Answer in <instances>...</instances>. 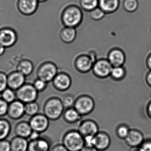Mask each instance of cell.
Wrapping results in <instances>:
<instances>
[{"instance_id": "obj_9", "label": "cell", "mask_w": 151, "mask_h": 151, "mask_svg": "<svg viewBox=\"0 0 151 151\" xmlns=\"http://www.w3.org/2000/svg\"><path fill=\"white\" fill-rule=\"evenodd\" d=\"M18 40V34L16 31L9 27L0 29V45L7 48L14 46Z\"/></svg>"}, {"instance_id": "obj_28", "label": "cell", "mask_w": 151, "mask_h": 151, "mask_svg": "<svg viewBox=\"0 0 151 151\" xmlns=\"http://www.w3.org/2000/svg\"><path fill=\"white\" fill-rule=\"evenodd\" d=\"M79 4L83 10L90 12L99 7V0H79Z\"/></svg>"}, {"instance_id": "obj_37", "label": "cell", "mask_w": 151, "mask_h": 151, "mask_svg": "<svg viewBox=\"0 0 151 151\" xmlns=\"http://www.w3.org/2000/svg\"><path fill=\"white\" fill-rule=\"evenodd\" d=\"M9 104L0 97V118L4 117L7 114Z\"/></svg>"}, {"instance_id": "obj_1", "label": "cell", "mask_w": 151, "mask_h": 151, "mask_svg": "<svg viewBox=\"0 0 151 151\" xmlns=\"http://www.w3.org/2000/svg\"><path fill=\"white\" fill-rule=\"evenodd\" d=\"M80 7L74 4L66 6L61 14V22L66 27H79L83 20V13Z\"/></svg>"}, {"instance_id": "obj_44", "label": "cell", "mask_w": 151, "mask_h": 151, "mask_svg": "<svg viewBox=\"0 0 151 151\" xmlns=\"http://www.w3.org/2000/svg\"><path fill=\"white\" fill-rule=\"evenodd\" d=\"M145 63L148 69L151 70V52H150L147 57Z\"/></svg>"}, {"instance_id": "obj_22", "label": "cell", "mask_w": 151, "mask_h": 151, "mask_svg": "<svg viewBox=\"0 0 151 151\" xmlns=\"http://www.w3.org/2000/svg\"><path fill=\"white\" fill-rule=\"evenodd\" d=\"M77 37L76 28L64 26L60 30L59 37L60 39L65 44H69L73 43Z\"/></svg>"}, {"instance_id": "obj_49", "label": "cell", "mask_w": 151, "mask_h": 151, "mask_svg": "<svg viewBox=\"0 0 151 151\" xmlns=\"http://www.w3.org/2000/svg\"></svg>"}, {"instance_id": "obj_33", "label": "cell", "mask_w": 151, "mask_h": 151, "mask_svg": "<svg viewBox=\"0 0 151 151\" xmlns=\"http://www.w3.org/2000/svg\"><path fill=\"white\" fill-rule=\"evenodd\" d=\"M63 105L65 109L73 107L76 98L71 93H66L60 98Z\"/></svg>"}, {"instance_id": "obj_3", "label": "cell", "mask_w": 151, "mask_h": 151, "mask_svg": "<svg viewBox=\"0 0 151 151\" xmlns=\"http://www.w3.org/2000/svg\"><path fill=\"white\" fill-rule=\"evenodd\" d=\"M62 142L69 151H81L85 146L84 137L78 130H70L65 132Z\"/></svg>"}, {"instance_id": "obj_41", "label": "cell", "mask_w": 151, "mask_h": 151, "mask_svg": "<svg viewBox=\"0 0 151 151\" xmlns=\"http://www.w3.org/2000/svg\"><path fill=\"white\" fill-rule=\"evenodd\" d=\"M41 136V134L39 132H37L35 131H32L31 135H30L29 137L28 138V140H34V139H37L39 138Z\"/></svg>"}, {"instance_id": "obj_32", "label": "cell", "mask_w": 151, "mask_h": 151, "mask_svg": "<svg viewBox=\"0 0 151 151\" xmlns=\"http://www.w3.org/2000/svg\"><path fill=\"white\" fill-rule=\"evenodd\" d=\"M1 98L8 104L11 103L17 99L16 91L7 87L1 94Z\"/></svg>"}, {"instance_id": "obj_13", "label": "cell", "mask_w": 151, "mask_h": 151, "mask_svg": "<svg viewBox=\"0 0 151 151\" xmlns=\"http://www.w3.org/2000/svg\"><path fill=\"white\" fill-rule=\"evenodd\" d=\"M78 130L85 137L94 136L99 131V128L97 123L94 120L87 119L80 122Z\"/></svg>"}, {"instance_id": "obj_11", "label": "cell", "mask_w": 151, "mask_h": 151, "mask_svg": "<svg viewBox=\"0 0 151 151\" xmlns=\"http://www.w3.org/2000/svg\"><path fill=\"white\" fill-rule=\"evenodd\" d=\"M32 130L40 133L47 130L50 125V120L44 114H37L31 117L29 121Z\"/></svg>"}, {"instance_id": "obj_7", "label": "cell", "mask_w": 151, "mask_h": 151, "mask_svg": "<svg viewBox=\"0 0 151 151\" xmlns=\"http://www.w3.org/2000/svg\"><path fill=\"white\" fill-rule=\"evenodd\" d=\"M17 99L24 104L36 101L38 98L39 92L32 84L25 83L16 91Z\"/></svg>"}, {"instance_id": "obj_48", "label": "cell", "mask_w": 151, "mask_h": 151, "mask_svg": "<svg viewBox=\"0 0 151 151\" xmlns=\"http://www.w3.org/2000/svg\"><path fill=\"white\" fill-rule=\"evenodd\" d=\"M37 1H39V2H41V3H42V2H46V1H47L48 0H37Z\"/></svg>"}, {"instance_id": "obj_10", "label": "cell", "mask_w": 151, "mask_h": 151, "mask_svg": "<svg viewBox=\"0 0 151 151\" xmlns=\"http://www.w3.org/2000/svg\"><path fill=\"white\" fill-rule=\"evenodd\" d=\"M52 82L53 86L56 91L65 92L70 88L72 81L71 76L68 73L59 71Z\"/></svg>"}, {"instance_id": "obj_5", "label": "cell", "mask_w": 151, "mask_h": 151, "mask_svg": "<svg viewBox=\"0 0 151 151\" xmlns=\"http://www.w3.org/2000/svg\"><path fill=\"white\" fill-rule=\"evenodd\" d=\"M56 64L53 62L47 61L41 63L36 72L37 78L47 83L52 82L59 72Z\"/></svg>"}, {"instance_id": "obj_34", "label": "cell", "mask_w": 151, "mask_h": 151, "mask_svg": "<svg viewBox=\"0 0 151 151\" xmlns=\"http://www.w3.org/2000/svg\"><path fill=\"white\" fill-rule=\"evenodd\" d=\"M90 13V17L92 20L95 21H99L105 17L106 14L99 7L91 11Z\"/></svg>"}, {"instance_id": "obj_14", "label": "cell", "mask_w": 151, "mask_h": 151, "mask_svg": "<svg viewBox=\"0 0 151 151\" xmlns=\"http://www.w3.org/2000/svg\"><path fill=\"white\" fill-rule=\"evenodd\" d=\"M107 59L113 67L123 66L126 62V55L121 48L113 47L109 51Z\"/></svg>"}, {"instance_id": "obj_2", "label": "cell", "mask_w": 151, "mask_h": 151, "mask_svg": "<svg viewBox=\"0 0 151 151\" xmlns=\"http://www.w3.org/2000/svg\"><path fill=\"white\" fill-rule=\"evenodd\" d=\"M64 110L60 98L57 97L48 98L43 106V114L50 121L59 120L62 116Z\"/></svg>"}, {"instance_id": "obj_25", "label": "cell", "mask_w": 151, "mask_h": 151, "mask_svg": "<svg viewBox=\"0 0 151 151\" xmlns=\"http://www.w3.org/2000/svg\"><path fill=\"white\" fill-rule=\"evenodd\" d=\"M11 151H27L29 140L28 139L16 136L10 140Z\"/></svg>"}, {"instance_id": "obj_21", "label": "cell", "mask_w": 151, "mask_h": 151, "mask_svg": "<svg viewBox=\"0 0 151 151\" xmlns=\"http://www.w3.org/2000/svg\"><path fill=\"white\" fill-rule=\"evenodd\" d=\"M120 5V0H99V7L106 14L116 12Z\"/></svg>"}, {"instance_id": "obj_15", "label": "cell", "mask_w": 151, "mask_h": 151, "mask_svg": "<svg viewBox=\"0 0 151 151\" xmlns=\"http://www.w3.org/2000/svg\"><path fill=\"white\" fill-rule=\"evenodd\" d=\"M24 106L25 104L16 99L9 104L7 115L12 120L21 119L25 114Z\"/></svg>"}, {"instance_id": "obj_26", "label": "cell", "mask_w": 151, "mask_h": 151, "mask_svg": "<svg viewBox=\"0 0 151 151\" xmlns=\"http://www.w3.org/2000/svg\"><path fill=\"white\" fill-rule=\"evenodd\" d=\"M127 75V70L124 66L113 67L110 73V77L116 82H121L123 80Z\"/></svg>"}, {"instance_id": "obj_17", "label": "cell", "mask_w": 151, "mask_h": 151, "mask_svg": "<svg viewBox=\"0 0 151 151\" xmlns=\"http://www.w3.org/2000/svg\"><path fill=\"white\" fill-rule=\"evenodd\" d=\"M51 145V140L48 137L40 136L37 139L29 140L27 151H50Z\"/></svg>"}, {"instance_id": "obj_23", "label": "cell", "mask_w": 151, "mask_h": 151, "mask_svg": "<svg viewBox=\"0 0 151 151\" xmlns=\"http://www.w3.org/2000/svg\"><path fill=\"white\" fill-rule=\"evenodd\" d=\"M34 67L33 63L30 60L23 59L17 63L16 70L22 73L25 77L29 76L34 71Z\"/></svg>"}, {"instance_id": "obj_47", "label": "cell", "mask_w": 151, "mask_h": 151, "mask_svg": "<svg viewBox=\"0 0 151 151\" xmlns=\"http://www.w3.org/2000/svg\"><path fill=\"white\" fill-rule=\"evenodd\" d=\"M129 151H141L140 147H130Z\"/></svg>"}, {"instance_id": "obj_8", "label": "cell", "mask_w": 151, "mask_h": 151, "mask_svg": "<svg viewBox=\"0 0 151 151\" xmlns=\"http://www.w3.org/2000/svg\"><path fill=\"white\" fill-rule=\"evenodd\" d=\"M113 67L107 59H97L93 63L92 71L95 77L99 79H105L110 76Z\"/></svg>"}, {"instance_id": "obj_39", "label": "cell", "mask_w": 151, "mask_h": 151, "mask_svg": "<svg viewBox=\"0 0 151 151\" xmlns=\"http://www.w3.org/2000/svg\"><path fill=\"white\" fill-rule=\"evenodd\" d=\"M140 147L141 151H151V139H145Z\"/></svg>"}, {"instance_id": "obj_35", "label": "cell", "mask_w": 151, "mask_h": 151, "mask_svg": "<svg viewBox=\"0 0 151 151\" xmlns=\"http://www.w3.org/2000/svg\"><path fill=\"white\" fill-rule=\"evenodd\" d=\"M47 84L48 83H46L45 81H43L40 78H37V79L34 80L32 84L36 90L39 93L44 91L46 89L47 86Z\"/></svg>"}, {"instance_id": "obj_42", "label": "cell", "mask_w": 151, "mask_h": 151, "mask_svg": "<svg viewBox=\"0 0 151 151\" xmlns=\"http://www.w3.org/2000/svg\"><path fill=\"white\" fill-rule=\"evenodd\" d=\"M145 82L148 86L151 87V70H149L145 76Z\"/></svg>"}, {"instance_id": "obj_29", "label": "cell", "mask_w": 151, "mask_h": 151, "mask_svg": "<svg viewBox=\"0 0 151 151\" xmlns=\"http://www.w3.org/2000/svg\"><path fill=\"white\" fill-rule=\"evenodd\" d=\"M129 127L125 123L120 124L117 125L115 130L116 137L121 139L124 140L129 132Z\"/></svg>"}, {"instance_id": "obj_6", "label": "cell", "mask_w": 151, "mask_h": 151, "mask_svg": "<svg viewBox=\"0 0 151 151\" xmlns=\"http://www.w3.org/2000/svg\"><path fill=\"white\" fill-rule=\"evenodd\" d=\"M95 106V101L91 96L82 94L76 98L73 107L83 116L92 113Z\"/></svg>"}, {"instance_id": "obj_40", "label": "cell", "mask_w": 151, "mask_h": 151, "mask_svg": "<svg viewBox=\"0 0 151 151\" xmlns=\"http://www.w3.org/2000/svg\"><path fill=\"white\" fill-rule=\"evenodd\" d=\"M50 151H69L62 144H58L54 145Z\"/></svg>"}, {"instance_id": "obj_24", "label": "cell", "mask_w": 151, "mask_h": 151, "mask_svg": "<svg viewBox=\"0 0 151 151\" xmlns=\"http://www.w3.org/2000/svg\"><path fill=\"white\" fill-rule=\"evenodd\" d=\"M62 116L64 122L70 124L77 123L82 118V116L74 107L65 109Z\"/></svg>"}, {"instance_id": "obj_30", "label": "cell", "mask_w": 151, "mask_h": 151, "mask_svg": "<svg viewBox=\"0 0 151 151\" xmlns=\"http://www.w3.org/2000/svg\"><path fill=\"white\" fill-rule=\"evenodd\" d=\"M138 0H124L123 7L124 9L128 13H134L139 7Z\"/></svg>"}, {"instance_id": "obj_20", "label": "cell", "mask_w": 151, "mask_h": 151, "mask_svg": "<svg viewBox=\"0 0 151 151\" xmlns=\"http://www.w3.org/2000/svg\"><path fill=\"white\" fill-rule=\"evenodd\" d=\"M32 131L29 122L24 121L18 122L15 125L14 129L16 136L28 139Z\"/></svg>"}, {"instance_id": "obj_46", "label": "cell", "mask_w": 151, "mask_h": 151, "mask_svg": "<svg viewBox=\"0 0 151 151\" xmlns=\"http://www.w3.org/2000/svg\"><path fill=\"white\" fill-rule=\"evenodd\" d=\"M6 48L2 45H0V56H2L5 54Z\"/></svg>"}, {"instance_id": "obj_19", "label": "cell", "mask_w": 151, "mask_h": 151, "mask_svg": "<svg viewBox=\"0 0 151 151\" xmlns=\"http://www.w3.org/2000/svg\"><path fill=\"white\" fill-rule=\"evenodd\" d=\"M145 140L144 134L141 131L132 129L124 140L128 146L132 147L140 146Z\"/></svg>"}, {"instance_id": "obj_27", "label": "cell", "mask_w": 151, "mask_h": 151, "mask_svg": "<svg viewBox=\"0 0 151 151\" xmlns=\"http://www.w3.org/2000/svg\"><path fill=\"white\" fill-rule=\"evenodd\" d=\"M12 126L9 121L6 118H0V140L6 139L10 135Z\"/></svg>"}, {"instance_id": "obj_4", "label": "cell", "mask_w": 151, "mask_h": 151, "mask_svg": "<svg viewBox=\"0 0 151 151\" xmlns=\"http://www.w3.org/2000/svg\"><path fill=\"white\" fill-rule=\"evenodd\" d=\"M97 60V55L94 51H91L87 54H81L74 60V68L79 73L86 74L92 70L93 63Z\"/></svg>"}, {"instance_id": "obj_18", "label": "cell", "mask_w": 151, "mask_h": 151, "mask_svg": "<svg viewBox=\"0 0 151 151\" xmlns=\"http://www.w3.org/2000/svg\"><path fill=\"white\" fill-rule=\"evenodd\" d=\"M26 77L17 70L7 75L8 87L16 91L25 83Z\"/></svg>"}, {"instance_id": "obj_43", "label": "cell", "mask_w": 151, "mask_h": 151, "mask_svg": "<svg viewBox=\"0 0 151 151\" xmlns=\"http://www.w3.org/2000/svg\"><path fill=\"white\" fill-rule=\"evenodd\" d=\"M146 113L148 118L151 120V101H149L146 107Z\"/></svg>"}, {"instance_id": "obj_31", "label": "cell", "mask_w": 151, "mask_h": 151, "mask_svg": "<svg viewBox=\"0 0 151 151\" xmlns=\"http://www.w3.org/2000/svg\"><path fill=\"white\" fill-rule=\"evenodd\" d=\"M24 109L25 114L31 117L38 114L40 110L39 105L36 101L26 103Z\"/></svg>"}, {"instance_id": "obj_12", "label": "cell", "mask_w": 151, "mask_h": 151, "mask_svg": "<svg viewBox=\"0 0 151 151\" xmlns=\"http://www.w3.org/2000/svg\"><path fill=\"white\" fill-rule=\"evenodd\" d=\"M39 3L37 0H17V7L20 14L29 16L36 13L38 8Z\"/></svg>"}, {"instance_id": "obj_36", "label": "cell", "mask_w": 151, "mask_h": 151, "mask_svg": "<svg viewBox=\"0 0 151 151\" xmlns=\"http://www.w3.org/2000/svg\"><path fill=\"white\" fill-rule=\"evenodd\" d=\"M7 87V75L3 71H0V94Z\"/></svg>"}, {"instance_id": "obj_38", "label": "cell", "mask_w": 151, "mask_h": 151, "mask_svg": "<svg viewBox=\"0 0 151 151\" xmlns=\"http://www.w3.org/2000/svg\"><path fill=\"white\" fill-rule=\"evenodd\" d=\"M0 151H11L10 141L7 139L0 140Z\"/></svg>"}, {"instance_id": "obj_45", "label": "cell", "mask_w": 151, "mask_h": 151, "mask_svg": "<svg viewBox=\"0 0 151 151\" xmlns=\"http://www.w3.org/2000/svg\"><path fill=\"white\" fill-rule=\"evenodd\" d=\"M81 151H98L94 147H89L84 146Z\"/></svg>"}, {"instance_id": "obj_16", "label": "cell", "mask_w": 151, "mask_h": 151, "mask_svg": "<svg viewBox=\"0 0 151 151\" xmlns=\"http://www.w3.org/2000/svg\"><path fill=\"white\" fill-rule=\"evenodd\" d=\"M111 144V137L106 132L99 131L93 137V147L98 151L107 150Z\"/></svg>"}]
</instances>
